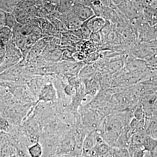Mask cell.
Returning a JSON list of instances; mask_svg holds the SVG:
<instances>
[{"label":"cell","mask_w":157,"mask_h":157,"mask_svg":"<svg viewBox=\"0 0 157 157\" xmlns=\"http://www.w3.org/2000/svg\"><path fill=\"white\" fill-rule=\"evenodd\" d=\"M124 115L123 111H117L104 118L102 121V137L110 147L114 146L116 141L126 126Z\"/></svg>","instance_id":"obj_1"},{"label":"cell","mask_w":157,"mask_h":157,"mask_svg":"<svg viewBox=\"0 0 157 157\" xmlns=\"http://www.w3.org/2000/svg\"><path fill=\"white\" fill-rule=\"evenodd\" d=\"M76 148V138L71 128L60 137L56 155H66L74 157Z\"/></svg>","instance_id":"obj_2"},{"label":"cell","mask_w":157,"mask_h":157,"mask_svg":"<svg viewBox=\"0 0 157 157\" xmlns=\"http://www.w3.org/2000/svg\"><path fill=\"white\" fill-rule=\"evenodd\" d=\"M57 99V93L53 84L51 82L46 83L42 87L33 107L41 102L54 103Z\"/></svg>","instance_id":"obj_3"},{"label":"cell","mask_w":157,"mask_h":157,"mask_svg":"<svg viewBox=\"0 0 157 157\" xmlns=\"http://www.w3.org/2000/svg\"><path fill=\"white\" fill-rule=\"evenodd\" d=\"M71 11L82 22L94 16V11L91 7L81 3L75 2Z\"/></svg>","instance_id":"obj_4"},{"label":"cell","mask_w":157,"mask_h":157,"mask_svg":"<svg viewBox=\"0 0 157 157\" xmlns=\"http://www.w3.org/2000/svg\"><path fill=\"white\" fill-rule=\"evenodd\" d=\"M95 145V131H93L89 133L85 138L82 155L97 156L94 150Z\"/></svg>","instance_id":"obj_5"},{"label":"cell","mask_w":157,"mask_h":157,"mask_svg":"<svg viewBox=\"0 0 157 157\" xmlns=\"http://www.w3.org/2000/svg\"><path fill=\"white\" fill-rule=\"evenodd\" d=\"M132 135H133L130 132L129 125L126 126L113 147L120 149L128 148L131 144Z\"/></svg>","instance_id":"obj_6"},{"label":"cell","mask_w":157,"mask_h":157,"mask_svg":"<svg viewBox=\"0 0 157 157\" xmlns=\"http://www.w3.org/2000/svg\"><path fill=\"white\" fill-rule=\"evenodd\" d=\"M91 33H98L105 26V20L101 17L94 16L84 21Z\"/></svg>","instance_id":"obj_7"},{"label":"cell","mask_w":157,"mask_h":157,"mask_svg":"<svg viewBox=\"0 0 157 157\" xmlns=\"http://www.w3.org/2000/svg\"><path fill=\"white\" fill-rule=\"evenodd\" d=\"M84 89L86 95L94 97L100 90V85L95 78H91L83 80Z\"/></svg>","instance_id":"obj_8"},{"label":"cell","mask_w":157,"mask_h":157,"mask_svg":"<svg viewBox=\"0 0 157 157\" xmlns=\"http://www.w3.org/2000/svg\"><path fill=\"white\" fill-rule=\"evenodd\" d=\"M75 3V0H60L56 8L60 13L67 14L71 11Z\"/></svg>","instance_id":"obj_9"},{"label":"cell","mask_w":157,"mask_h":157,"mask_svg":"<svg viewBox=\"0 0 157 157\" xmlns=\"http://www.w3.org/2000/svg\"><path fill=\"white\" fill-rule=\"evenodd\" d=\"M144 150L150 153L155 151L157 147V138L147 136L144 140L142 144Z\"/></svg>","instance_id":"obj_10"},{"label":"cell","mask_w":157,"mask_h":157,"mask_svg":"<svg viewBox=\"0 0 157 157\" xmlns=\"http://www.w3.org/2000/svg\"><path fill=\"white\" fill-rule=\"evenodd\" d=\"M17 155L16 149L12 144H4L0 149V157H9Z\"/></svg>","instance_id":"obj_11"},{"label":"cell","mask_w":157,"mask_h":157,"mask_svg":"<svg viewBox=\"0 0 157 157\" xmlns=\"http://www.w3.org/2000/svg\"><path fill=\"white\" fill-rule=\"evenodd\" d=\"M27 149L30 157H41L43 153V148L39 140L33 145L27 147Z\"/></svg>","instance_id":"obj_12"},{"label":"cell","mask_w":157,"mask_h":157,"mask_svg":"<svg viewBox=\"0 0 157 157\" xmlns=\"http://www.w3.org/2000/svg\"><path fill=\"white\" fill-rule=\"evenodd\" d=\"M111 147L105 142L96 144L94 150L98 157H104L107 155Z\"/></svg>","instance_id":"obj_13"},{"label":"cell","mask_w":157,"mask_h":157,"mask_svg":"<svg viewBox=\"0 0 157 157\" xmlns=\"http://www.w3.org/2000/svg\"><path fill=\"white\" fill-rule=\"evenodd\" d=\"M95 73V69L92 66L87 65L81 69L79 73L80 78L85 80L92 78V76Z\"/></svg>","instance_id":"obj_14"},{"label":"cell","mask_w":157,"mask_h":157,"mask_svg":"<svg viewBox=\"0 0 157 157\" xmlns=\"http://www.w3.org/2000/svg\"><path fill=\"white\" fill-rule=\"evenodd\" d=\"M11 37V29L5 26L0 29V42L5 43L9 42Z\"/></svg>","instance_id":"obj_15"},{"label":"cell","mask_w":157,"mask_h":157,"mask_svg":"<svg viewBox=\"0 0 157 157\" xmlns=\"http://www.w3.org/2000/svg\"><path fill=\"white\" fill-rule=\"evenodd\" d=\"M146 132L149 135L148 136L154 138H157V121H156L152 120L150 121L147 126Z\"/></svg>","instance_id":"obj_16"},{"label":"cell","mask_w":157,"mask_h":157,"mask_svg":"<svg viewBox=\"0 0 157 157\" xmlns=\"http://www.w3.org/2000/svg\"><path fill=\"white\" fill-rule=\"evenodd\" d=\"M12 130L10 122L7 119L0 117V132H9Z\"/></svg>","instance_id":"obj_17"},{"label":"cell","mask_w":157,"mask_h":157,"mask_svg":"<svg viewBox=\"0 0 157 157\" xmlns=\"http://www.w3.org/2000/svg\"><path fill=\"white\" fill-rule=\"evenodd\" d=\"M134 117L137 120L140 121L144 117V110L141 106L137 105L134 110Z\"/></svg>","instance_id":"obj_18"},{"label":"cell","mask_w":157,"mask_h":157,"mask_svg":"<svg viewBox=\"0 0 157 157\" xmlns=\"http://www.w3.org/2000/svg\"><path fill=\"white\" fill-rule=\"evenodd\" d=\"M16 21L14 17L11 14H7L5 16V24L6 26L8 27L10 29L13 28L15 25Z\"/></svg>","instance_id":"obj_19"},{"label":"cell","mask_w":157,"mask_h":157,"mask_svg":"<svg viewBox=\"0 0 157 157\" xmlns=\"http://www.w3.org/2000/svg\"><path fill=\"white\" fill-rule=\"evenodd\" d=\"M120 149L116 147H111L109 151L104 157H120Z\"/></svg>","instance_id":"obj_20"},{"label":"cell","mask_w":157,"mask_h":157,"mask_svg":"<svg viewBox=\"0 0 157 157\" xmlns=\"http://www.w3.org/2000/svg\"><path fill=\"white\" fill-rule=\"evenodd\" d=\"M6 56V45L0 42V65L2 63Z\"/></svg>","instance_id":"obj_21"},{"label":"cell","mask_w":157,"mask_h":157,"mask_svg":"<svg viewBox=\"0 0 157 157\" xmlns=\"http://www.w3.org/2000/svg\"><path fill=\"white\" fill-rule=\"evenodd\" d=\"M120 157H131L128 148L120 149Z\"/></svg>","instance_id":"obj_22"},{"label":"cell","mask_w":157,"mask_h":157,"mask_svg":"<svg viewBox=\"0 0 157 157\" xmlns=\"http://www.w3.org/2000/svg\"><path fill=\"white\" fill-rule=\"evenodd\" d=\"M45 2L52 6H57L60 0H45Z\"/></svg>","instance_id":"obj_23"},{"label":"cell","mask_w":157,"mask_h":157,"mask_svg":"<svg viewBox=\"0 0 157 157\" xmlns=\"http://www.w3.org/2000/svg\"><path fill=\"white\" fill-rule=\"evenodd\" d=\"M81 157H98L94 155H82Z\"/></svg>","instance_id":"obj_24"},{"label":"cell","mask_w":157,"mask_h":157,"mask_svg":"<svg viewBox=\"0 0 157 157\" xmlns=\"http://www.w3.org/2000/svg\"><path fill=\"white\" fill-rule=\"evenodd\" d=\"M9 157H18V156L17 155H14L11 156H10Z\"/></svg>","instance_id":"obj_25"}]
</instances>
